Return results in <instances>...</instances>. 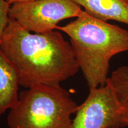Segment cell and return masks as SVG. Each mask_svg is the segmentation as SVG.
Returning <instances> with one entry per match:
<instances>
[{
    "instance_id": "obj_1",
    "label": "cell",
    "mask_w": 128,
    "mask_h": 128,
    "mask_svg": "<svg viewBox=\"0 0 128 128\" xmlns=\"http://www.w3.org/2000/svg\"><path fill=\"white\" fill-rule=\"evenodd\" d=\"M0 48L25 88L60 85L80 70L71 44L60 32L32 33L10 18Z\"/></svg>"
},
{
    "instance_id": "obj_6",
    "label": "cell",
    "mask_w": 128,
    "mask_h": 128,
    "mask_svg": "<svg viewBox=\"0 0 128 128\" xmlns=\"http://www.w3.org/2000/svg\"><path fill=\"white\" fill-rule=\"evenodd\" d=\"M92 17L104 22L115 21L128 25L127 0H73Z\"/></svg>"
},
{
    "instance_id": "obj_9",
    "label": "cell",
    "mask_w": 128,
    "mask_h": 128,
    "mask_svg": "<svg viewBox=\"0 0 128 128\" xmlns=\"http://www.w3.org/2000/svg\"><path fill=\"white\" fill-rule=\"evenodd\" d=\"M10 7L11 5L6 0H0V44L5 30L9 23Z\"/></svg>"
},
{
    "instance_id": "obj_10",
    "label": "cell",
    "mask_w": 128,
    "mask_h": 128,
    "mask_svg": "<svg viewBox=\"0 0 128 128\" xmlns=\"http://www.w3.org/2000/svg\"><path fill=\"white\" fill-rule=\"evenodd\" d=\"M12 6V5L16 4V3L18 2H28V1H33V0H6Z\"/></svg>"
},
{
    "instance_id": "obj_8",
    "label": "cell",
    "mask_w": 128,
    "mask_h": 128,
    "mask_svg": "<svg viewBox=\"0 0 128 128\" xmlns=\"http://www.w3.org/2000/svg\"><path fill=\"white\" fill-rule=\"evenodd\" d=\"M108 82L120 102L128 105V65L119 67L113 71Z\"/></svg>"
},
{
    "instance_id": "obj_3",
    "label": "cell",
    "mask_w": 128,
    "mask_h": 128,
    "mask_svg": "<svg viewBox=\"0 0 128 128\" xmlns=\"http://www.w3.org/2000/svg\"><path fill=\"white\" fill-rule=\"evenodd\" d=\"M78 106L60 85H39L19 93L10 110V128H70Z\"/></svg>"
},
{
    "instance_id": "obj_2",
    "label": "cell",
    "mask_w": 128,
    "mask_h": 128,
    "mask_svg": "<svg viewBox=\"0 0 128 128\" xmlns=\"http://www.w3.org/2000/svg\"><path fill=\"white\" fill-rule=\"evenodd\" d=\"M70 38L76 60L89 89L108 82L110 60L128 52V30L92 17L85 11L74 21L57 26Z\"/></svg>"
},
{
    "instance_id": "obj_4",
    "label": "cell",
    "mask_w": 128,
    "mask_h": 128,
    "mask_svg": "<svg viewBox=\"0 0 128 128\" xmlns=\"http://www.w3.org/2000/svg\"><path fill=\"white\" fill-rule=\"evenodd\" d=\"M70 128L128 127V105L124 104L108 82L90 89L87 98L78 106Z\"/></svg>"
},
{
    "instance_id": "obj_7",
    "label": "cell",
    "mask_w": 128,
    "mask_h": 128,
    "mask_svg": "<svg viewBox=\"0 0 128 128\" xmlns=\"http://www.w3.org/2000/svg\"><path fill=\"white\" fill-rule=\"evenodd\" d=\"M19 86L16 69L0 48V117L18 102Z\"/></svg>"
},
{
    "instance_id": "obj_11",
    "label": "cell",
    "mask_w": 128,
    "mask_h": 128,
    "mask_svg": "<svg viewBox=\"0 0 128 128\" xmlns=\"http://www.w3.org/2000/svg\"><path fill=\"white\" fill-rule=\"evenodd\" d=\"M127 1H128V0H127Z\"/></svg>"
},
{
    "instance_id": "obj_5",
    "label": "cell",
    "mask_w": 128,
    "mask_h": 128,
    "mask_svg": "<svg viewBox=\"0 0 128 128\" xmlns=\"http://www.w3.org/2000/svg\"><path fill=\"white\" fill-rule=\"evenodd\" d=\"M82 11L73 0H33L12 5L9 17L28 31L44 33L56 29L61 21L76 18Z\"/></svg>"
}]
</instances>
